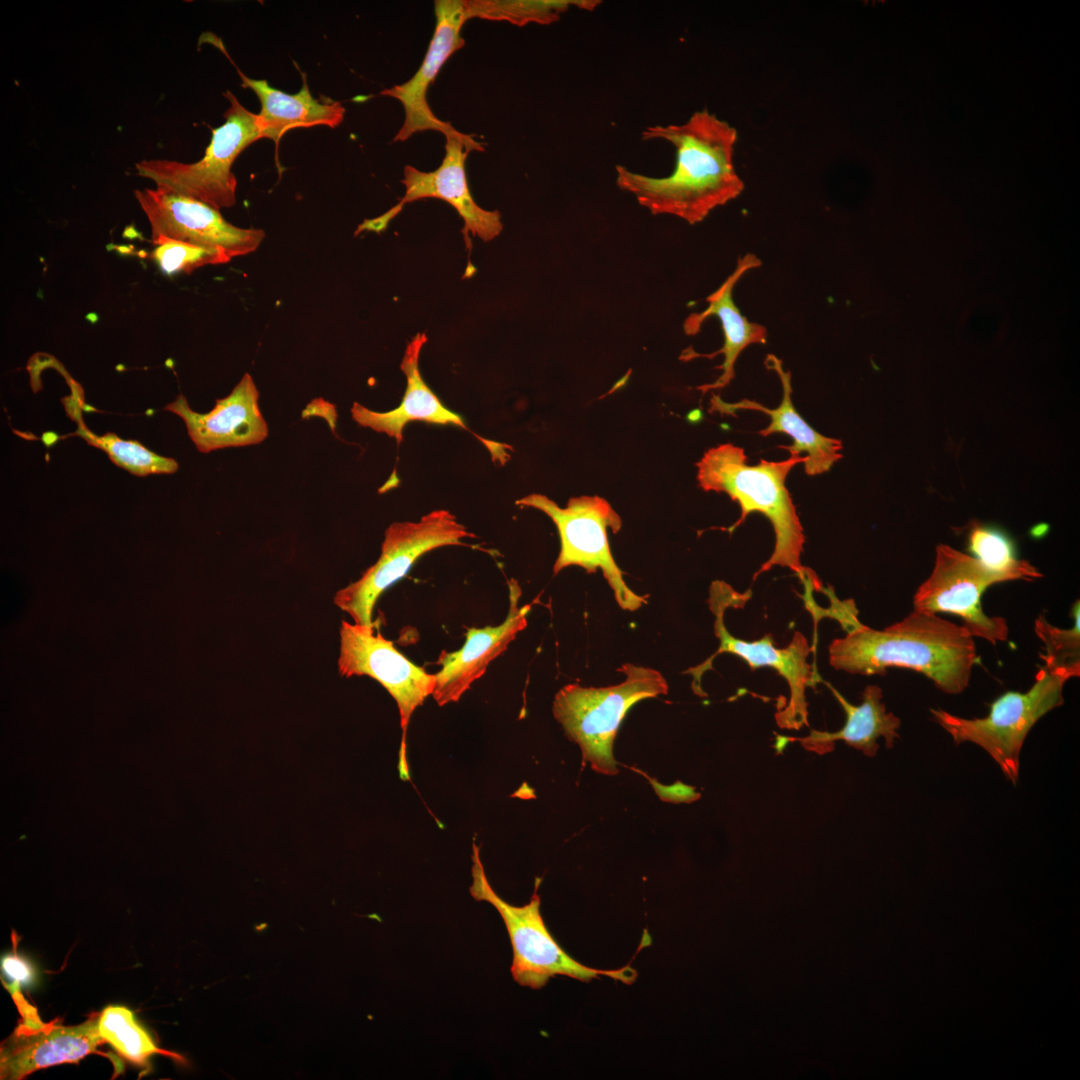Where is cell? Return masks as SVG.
<instances>
[{
  "mask_svg": "<svg viewBox=\"0 0 1080 1080\" xmlns=\"http://www.w3.org/2000/svg\"><path fill=\"white\" fill-rule=\"evenodd\" d=\"M764 363L767 369L777 374L782 384V401L777 408L769 409L750 399L727 403L714 395L710 401L709 412H719L724 415H735L738 410L763 412L770 417V423L759 431L760 435L763 437L773 433L788 435L793 440V444L778 447L787 450L790 456H801V453H806L807 461L804 463V470L807 475L814 476L829 471L832 465L842 458V442L822 435L797 412L791 400V374L783 369L782 361L775 355L768 354Z\"/></svg>",
  "mask_w": 1080,
  "mask_h": 1080,
  "instance_id": "d6986e66",
  "label": "cell"
},
{
  "mask_svg": "<svg viewBox=\"0 0 1080 1080\" xmlns=\"http://www.w3.org/2000/svg\"><path fill=\"white\" fill-rule=\"evenodd\" d=\"M151 257L166 275L190 274L207 265L225 264L231 261L228 253L220 248L204 247L191 243L160 239L153 243Z\"/></svg>",
  "mask_w": 1080,
  "mask_h": 1080,
  "instance_id": "f1b7e54d",
  "label": "cell"
},
{
  "mask_svg": "<svg viewBox=\"0 0 1080 1080\" xmlns=\"http://www.w3.org/2000/svg\"><path fill=\"white\" fill-rule=\"evenodd\" d=\"M436 25L425 57L406 82L380 92L401 102L405 118L393 141H405L413 134L433 130L445 135L455 130L432 112L426 94L444 63L464 46L461 30L467 21L464 0L435 1Z\"/></svg>",
  "mask_w": 1080,
  "mask_h": 1080,
  "instance_id": "9a60e30c",
  "label": "cell"
},
{
  "mask_svg": "<svg viewBox=\"0 0 1080 1080\" xmlns=\"http://www.w3.org/2000/svg\"><path fill=\"white\" fill-rule=\"evenodd\" d=\"M134 197L145 214L152 243L160 239L220 248L231 258L254 252L265 238L257 228L237 227L202 201L161 188L136 189Z\"/></svg>",
  "mask_w": 1080,
  "mask_h": 1080,
  "instance_id": "5bb4252c",
  "label": "cell"
},
{
  "mask_svg": "<svg viewBox=\"0 0 1080 1080\" xmlns=\"http://www.w3.org/2000/svg\"><path fill=\"white\" fill-rule=\"evenodd\" d=\"M846 714V721L842 729L836 732L811 730L805 737L794 738L777 736V741H798L807 750L819 754L833 749L836 741H844L847 745L861 750L866 756L876 754L880 737L885 739L887 748H891L894 740L899 738L897 730L901 721L891 712L886 711L882 702V689L877 685H868L862 693L860 705L848 702L832 685L826 683ZM781 744L777 751L781 746Z\"/></svg>",
  "mask_w": 1080,
  "mask_h": 1080,
  "instance_id": "7402d4cb",
  "label": "cell"
},
{
  "mask_svg": "<svg viewBox=\"0 0 1080 1080\" xmlns=\"http://www.w3.org/2000/svg\"><path fill=\"white\" fill-rule=\"evenodd\" d=\"M750 598V590L740 593L723 581H715L711 584L707 602L715 616L714 632L720 645L717 651L703 663L689 668L685 673L693 676L694 692L699 696H705L701 689V678L707 670L712 669L713 660L721 653H730L742 658L752 670L770 667L785 679L790 690L787 705L775 714L777 724L781 728L796 730L808 726L805 690L807 687H814L820 681L817 671L807 661L814 646H811L800 632H795L791 642L784 648L774 645L771 634H766L754 641H745L731 635L724 623L725 611L730 607L743 608Z\"/></svg>",
  "mask_w": 1080,
  "mask_h": 1080,
  "instance_id": "52a82bcc",
  "label": "cell"
},
{
  "mask_svg": "<svg viewBox=\"0 0 1080 1080\" xmlns=\"http://www.w3.org/2000/svg\"><path fill=\"white\" fill-rule=\"evenodd\" d=\"M1005 581L1004 576L989 570L971 555L939 544L932 572L914 594V610L956 615L973 637L995 645L1007 640V621L986 615L981 597L989 586Z\"/></svg>",
  "mask_w": 1080,
  "mask_h": 1080,
  "instance_id": "7c38bea8",
  "label": "cell"
},
{
  "mask_svg": "<svg viewBox=\"0 0 1080 1080\" xmlns=\"http://www.w3.org/2000/svg\"><path fill=\"white\" fill-rule=\"evenodd\" d=\"M229 107L225 122L212 130L201 159L183 163L167 159H145L135 164L141 177L156 187L202 201L216 209L236 203L237 179L232 165L250 144L261 139L257 114L247 110L231 91L223 94Z\"/></svg>",
  "mask_w": 1080,
  "mask_h": 1080,
  "instance_id": "ba28073f",
  "label": "cell"
},
{
  "mask_svg": "<svg viewBox=\"0 0 1080 1080\" xmlns=\"http://www.w3.org/2000/svg\"><path fill=\"white\" fill-rule=\"evenodd\" d=\"M67 408L69 415L77 420V429L71 435H77L88 444L106 452L115 465L137 476L172 474L177 471L178 463L175 459L158 455L136 440H124L111 432L103 435L91 432L81 419L76 400L69 403Z\"/></svg>",
  "mask_w": 1080,
  "mask_h": 1080,
  "instance_id": "d4e9b609",
  "label": "cell"
},
{
  "mask_svg": "<svg viewBox=\"0 0 1080 1080\" xmlns=\"http://www.w3.org/2000/svg\"><path fill=\"white\" fill-rule=\"evenodd\" d=\"M508 587L510 606L504 622L498 626L469 629L465 643L459 650L451 653L443 651L439 655L441 669L435 674L436 684L432 693L439 706L457 702L484 675L489 664L526 628L531 605L519 606L521 590L514 579L509 581Z\"/></svg>",
  "mask_w": 1080,
  "mask_h": 1080,
  "instance_id": "ac0fdd59",
  "label": "cell"
},
{
  "mask_svg": "<svg viewBox=\"0 0 1080 1080\" xmlns=\"http://www.w3.org/2000/svg\"><path fill=\"white\" fill-rule=\"evenodd\" d=\"M967 550L989 570L1011 580H1035L1043 575L1029 561L1019 559L1015 544L1002 529L971 522L967 532Z\"/></svg>",
  "mask_w": 1080,
  "mask_h": 1080,
  "instance_id": "484cf974",
  "label": "cell"
},
{
  "mask_svg": "<svg viewBox=\"0 0 1080 1080\" xmlns=\"http://www.w3.org/2000/svg\"><path fill=\"white\" fill-rule=\"evenodd\" d=\"M759 266H761V260L751 253L740 258L733 273L707 297L708 307L702 312L690 314L683 323L685 334L695 335L707 318L716 316L721 322L724 335V344L721 349L713 353L701 354L692 348H687L680 356L683 361L698 357L713 358L718 354L724 356L723 363L717 367L723 371L721 376L713 383L698 386L697 389L702 393L727 386L735 375L734 364L739 354L751 344L766 342L767 329L763 325L750 322L740 312L732 298L733 288L739 279L747 271Z\"/></svg>",
  "mask_w": 1080,
  "mask_h": 1080,
  "instance_id": "ffe728a7",
  "label": "cell"
},
{
  "mask_svg": "<svg viewBox=\"0 0 1080 1080\" xmlns=\"http://www.w3.org/2000/svg\"><path fill=\"white\" fill-rule=\"evenodd\" d=\"M1 968L14 981L13 984L17 986L28 984L33 979L32 967L16 954L4 956L1 961Z\"/></svg>",
  "mask_w": 1080,
  "mask_h": 1080,
  "instance_id": "f546056e",
  "label": "cell"
},
{
  "mask_svg": "<svg viewBox=\"0 0 1080 1080\" xmlns=\"http://www.w3.org/2000/svg\"><path fill=\"white\" fill-rule=\"evenodd\" d=\"M426 342V334L418 333L406 347L400 368L406 376L407 383L400 405L388 412H376L354 402L351 414L355 422L360 426L393 437L397 444H400L403 439L404 427L412 421L438 425L451 424L469 431L461 416L449 410L421 376L419 356Z\"/></svg>",
  "mask_w": 1080,
  "mask_h": 1080,
  "instance_id": "44dd1931",
  "label": "cell"
},
{
  "mask_svg": "<svg viewBox=\"0 0 1080 1080\" xmlns=\"http://www.w3.org/2000/svg\"><path fill=\"white\" fill-rule=\"evenodd\" d=\"M164 409L184 421L189 437L203 453L258 444L268 436V426L259 407V392L248 373L228 396L217 399L208 413L192 410L183 394Z\"/></svg>",
  "mask_w": 1080,
  "mask_h": 1080,
  "instance_id": "e0dca14e",
  "label": "cell"
},
{
  "mask_svg": "<svg viewBox=\"0 0 1080 1080\" xmlns=\"http://www.w3.org/2000/svg\"><path fill=\"white\" fill-rule=\"evenodd\" d=\"M1073 677L1070 672L1043 665L1028 691L1003 693L989 705L983 718H962L939 708L930 712L956 745L971 742L980 746L1016 785L1028 733L1040 718L1064 703V685Z\"/></svg>",
  "mask_w": 1080,
  "mask_h": 1080,
  "instance_id": "8992f818",
  "label": "cell"
},
{
  "mask_svg": "<svg viewBox=\"0 0 1080 1080\" xmlns=\"http://www.w3.org/2000/svg\"><path fill=\"white\" fill-rule=\"evenodd\" d=\"M517 505L538 509L555 523L560 537V552L553 566L554 574L576 565L588 573L601 569L618 605L635 611L647 603V596L633 592L623 578L610 550L607 530L617 533L621 518L611 505L598 496L573 497L560 508L545 495L531 494L516 501Z\"/></svg>",
  "mask_w": 1080,
  "mask_h": 1080,
  "instance_id": "9c48e42d",
  "label": "cell"
},
{
  "mask_svg": "<svg viewBox=\"0 0 1080 1080\" xmlns=\"http://www.w3.org/2000/svg\"><path fill=\"white\" fill-rule=\"evenodd\" d=\"M829 645V662L852 674H884L889 667L907 668L930 679L941 691L959 694L969 685L978 662L973 636L936 614L913 610L883 630L862 623Z\"/></svg>",
  "mask_w": 1080,
  "mask_h": 1080,
  "instance_id": "7a4b0ae2",
  "label": "cell"
},
{
  "mask_svg": "<svg viewBox=\"0 0 1080 1080\" xmlns=\"http://www.w3.org/2000/svg\"><path fill=\"white\" fill-rule=\"evenodd\" d=\"M28 1019L0 1049V1078L23 1079L32 1072L63 1063H76L104 1043L98 1018L74 1026L44 1025L37 1015Z\"/></svg>",
  "mask_w": 1080,
  "mask_h": 1080,
  "instance_id": "2e32d148",
  "label": "cell"
},
{
  "mask_svg": "<svg viewBox=\"0 0 1080 1080\" xmlns=\"http://www.w3.org/2000/svg\"><path fill=\"white\" fill-rule=\"evenodd\" d=\"M625 680L607 687L564 686L556 694L552 711L566 736L581 749L582 762L604 775L618 773L613 744L628 710L637 702L667 694L668 684L657 670L623 664Z\"/></svg>",
  "mask_w": 1080,
  "mask_h": 1080,
  "instance_id": "277c9868",
  "label": "cell"
},
{
  "mask_svg": "<svg viewBox=\"0 0 1080 1080\" xmlns=\"http://www.w3.org/2000/svg\"><path fill=\"white\" fill-rule=\"evenodd\" d=\"M1079 612L1080 602L1077 600L1071 608L1074 623L1070 629L1051 625L1043 615H1039L1034 623L1035 634L1044 644V654L1040 655L1044 665L1070 672L1074 677L1080 675Z\"/></svg>",
  "mask_w": 1080,
  "mask_h": 1080,
  "instance_id": "83f0119b",
  "label": "cell"
},
{
  "mask_svg": "<svg viewBox=\"0 0 1080 1080\" xmlns=\"http://www.w3.org/2000/svg\"><path fill=\"white\" fill-rule=\"evenodd\" d=\"M654 785L655 791H657L661 799L665 801H672L675 803L691 802L700 797V794L695 791L694 787L685 785L679 781L672 786L666 787L657 782Z\"/></svg>",
  "mask_w": 1080,
  "mask_h": 1080,
  "instance_id": "4dcf8cb0",
  "label": "cell"
},
{
  "mask_svg": "<svg viewBox=\"0 0 1080 1080\" xmlns=\"http://www.w3.org/2000/svg\"><path fill=\"white\" fill-rule=\"evenodd\" d=\"M744 449L727 443L709 449L696 464L699 486L705 491L724 492L739 503L741 515L730 527L732 533L752 512L763 514L775 532V547L770 558L754 574L773 566L787 567L805 584L818 578L801 564L805 536L795 505L785 485L794 466L807 461L806 456L791 455L783 461L761 459L748 465Z\"/></svg>",
  "mask_w": 1080,
  "mask_h": 1080,
  "instance_id": "3957f363",
  "label": "cell"
},
{
  "mask_svg": "<svg viewBox=\"0 0 1080 1080\" xmlns=\"http://www.w3.org/2000/svg\"><path fill=\"white\" fill-rule=\"evenodd\" d=\"M474 537L447 510H435L417 522H395L385 531L378 560L355 582L339 590L334 604L354 623L374 626L373 609L379 596L404 577L425 553L443 546L465 545Z\"/></svg>",
  "mask_w": 1080,
  "mask_h": 1080,
  "instance_id": "30bf717a",
  "label": "cell"
},
{
  "mask_svg": "<svg viewBox=\"0 0 1080 1080\" xmlns=\"http://www.w3.org/2000/svg\"><path fill=\"white\" fill-rule=\"evenodd\" d=\"M444 137L445 155L439 167L431 172H423L406 165L401 181L405 186L404 196L384 214L364 220L358 226L356 235L363 231H384L405 204L423 198H437L451 205L464 221L466 241L468 233L486 242L500 234L503 228L500 213L485 210L474 201L466 177L465 161L468 154L473 150L483 151V146L456 129Z\"/></svg>",
  "mask_w": 1080,
  "mask_h": 1080,
  "instance_id": "4fadbf2b",
  "label": "cell"
},
{
  "mask_svg": "<svg viewBox=\"0 0 1080 1080\" xmlns=\"http://www.w3.org/2000/svg\"><path fill=\"white\" fill-rule=\"evenodd\" d=\"M643 140L661 139L676 150L671 175L654 178L616 165V184L632 193L652 214H670L693 225L744 189L733 163L737 130L708 110L697 111L683 124L647 127Z\"/></svg>",
  "mask_w": 1080,
  "mask_h": 1080,
  "instance_id": "6da1fadb",
  "label": "cell"
},
{
  "mask_svg": "<svg viewBox=\"0 0 1080 1080\" xmlns=\"http://www.w3.org/2000/svg\"><path fill=\"white\" fill-rule=\"evenodd\" d=\"M599 0H464L467 20L506 21L517 26L556 22L572 7L592 11Z\"/></svg>",
  "mask_w": 1080,
  "mask_h": 1080,
  "instance_id": "cb8c5ba5",
  "label": "cell"
},
{
  "mask_svg": "<svg viewBox=\"0 0 1080 1080\" xmlns=\"http://www.w3.org/2000/svg\"><path fill=\"white\" fill-rule=\"evenodd\" d=\"M472 884L470 894L476 901L491 904L501 916L512 947L511 974L515 982L531 989L543 988L550 978L567 976L589 982L601 976L624 984H632L637 971L630 965L619 969H597L586 966L569 955L553 937L540 912L537 893L540 879L529 903L509 904L491 887L480 859L479 848L473 843Z\"/></svg>",
  "mask_w": 1080,
  "mask_h": 1080,
  "instance_id": "5b68a950",
  "label": "cell"
},
{
  "mask_svg": "<svg viewBox=\"0 0 1080 1080\" xmlns=\"http://www.w3.org/2000/svg\"><path fill=\"white\" fill-rule=\"evenodd\" d=\"M338 669L345 677L365 675L375 679L396 701L403 732L398 768L400 777L409 780L406 732L413 712L432 695L435 674L411 662L390 640L375 633L374 626L345 620L340 627Z\"/></svg>",
  "mask_w": 1080,
  "mask_h": 1080,
  "instance_id": "8fae6325",
  "label": "cell"
},
{
  "mask_svg": "<svg viewBox=\"0 0 1080 1080\" xmlns=\"http://www.w3.org/2000/svg\"><path fill=\"white\" fill-rule=\"evenodd\" d=\"M234 66L242 86L253 90L260 101L257 119L261 137L273 140L276 147L281 137L291 129L318 125L335 128L343 122V105L328 97L314 98L304 72H301L302 88L296 94H288L271 87L264 79L249 78Z\"/></svg>",
  "mask_w": 1080,
  "mask_h": 1080,
  "instance_id": "603a6c76",
  "label": "cell"
},
{
  "mask_svg": "<svg viewBox=\"0 0 1080 1080\" xmlns=\"http://www.w3.org/2000/svg\"><path fill=\"white\" fill-rule=\"evenodd\" d=\"M101 1037L128 1061L144 1065L153 1054L180 1056L156 1046L147 1031L138 1023L131 1010L123 1006H107L98 1018Z\"/></svg>",
  "mask_w": 1080,
  "mask_h": 1080,
  "instance_id": "4316f807",
  "label": "cell"
}]
</instances>
